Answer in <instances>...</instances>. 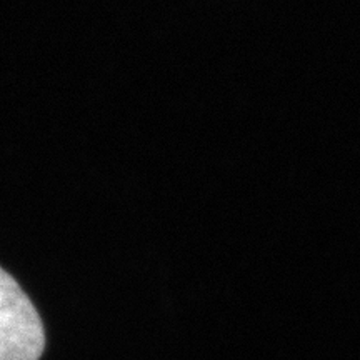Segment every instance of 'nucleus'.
I'll list each match as a JSON object with an SVG mask.
<instances>
[{
    "mask_svg": "<svg viewBox=\"0 0 360 360\" xmlns=\"http://www.w3.org/2000/svg\"><path fill=\"white\" fill-rule=\"evenodd\" d=\"M45 330L32 300L0 267V360H40Z\"/></svg>",
    "mask_w": 360,
    "mask_h": 360,
    "instance_id": "obj_1",
    "label": "nucleus"
}]
</instances>
